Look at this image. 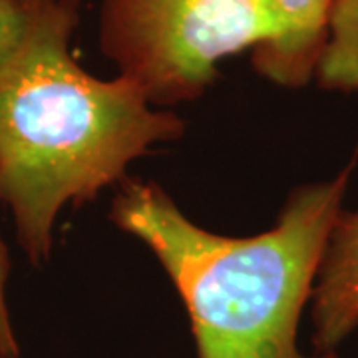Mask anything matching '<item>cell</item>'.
Segmentation results:
<instances>
[{
  "label": "cell",
  "mask_w": 358,
  "mask_h": 358,
  "mask_svg": "<svg viewBox=\"0 0 358 358\" xmlns=\"http://www.w3.org/2000/svg\"><path fill=\"white\" fill-rule=\"evenodd\" d=\"M279 34L271 0H103L100 50L152 106L197 100L219 62Z\"/></svg>",
  "instance_id": "cell-3"
},
{
  "label": "cell",
  "mask_w": 358,
  "mask_h": 358,
  "mask_svg": "<svg viewBox=\"0 0 358 358\" xmlns=\"http://www.w3.org/2000/svg\"><path fill=\"white\" fill-rule=\"evenodd\" d=\"M315 78L322 90L358 94V0H334L329 42Z\"/></svg>",
  "instance_id": "cell-6"
},
{
  "label": "cell",
  "mask_w": 358,
  "mask_h": 358,
  "mask_svg": "<svg viewBox=\"0 0 358 358\" xmlns=\"http://www.w3.org/2000/svg\"><path fill=\"white\" fill-rule=\"evenodd\" d=\"M10 275V255L0 239V358H20V346L14 336L10 310L6 303V282Z\"/></svg>",
  "instance_id": "cell-8"
},
{
  "label": "cell",
  "mask_w": 358,
  "mask_h": 358,
  "mask_svg": "<svg viewBox=\"0 0 358 358\" xmlns=\"http://www.w3.org/2000/svg\"><path fill=\"white\" fill-rule=\"evenodd\" d=\"M315 352H336L358 329V209H343L310 294Z\"/></svg>",
  "instance_id": "cell-4"
},
{
  "label": "cell",
  "mask_w": 358,
  "mask_h": 358,
  "mask_svg": "<svg viewBox=\"0 0 358 358\" xmlns=\"http://www.w3.org/2000/svg\"><path fill=\"white\" fill-rule=\"evenodd\" d=\"M78 20L80 0H48L0 64V203L36 267L50 257L66 205L96 199L155 143L185 131L128 78L100 80L78 64L70 52Z\"/></svg>",
  "instance_id": "cell-1"
},
{
  "label": "cell",
  "mask_w": 358,
  "mask_h": 358,
  "mask_svg": "<svg viewBox=\"0 0 358 358\" xmlns=\"http://www.w3.org/2000/svg\"><path fill=\"white\" fill-rule=\"evenodd\" d=\"M357 164L358 148L333 179L289 193L275 225L251 237L199 227L157 183L138 179L120 181L110 219L159 259L197 358H341L303 352L299 324Z\"/></svg>",
  "instance_id": "cell-2"
},
{
  "label": "cell",
  "mask_w": 358,
  "mask_h": 358,
  "mask_svg": "<svg viewBox=\"0 0 358 358\" xmlns=\"http://www.w3.org/2000/svg\"><path fill=\"white\" fill-rule=\"evenodd\" d=\"M48 0H0V64L22 44Z\"/></svg>",
  "instance_id": "cell-7"
},
{
  "label": "cell",
  "mask_w": 358,
  "mask_h": 358,
  "mask_svg": "<svg viewBox=\"0 0 358 358\" xmlns=\"http://www.w3.org/2000/svg\"><path fill=\"white\" fill-rule=\"evenodd\" d=\"M279 34L257 46L255 72L282 88H303L317 74L329 42L334 0H271Z\"/></svg>",
  "instance_id": "cell-5"
}]
</instances>
